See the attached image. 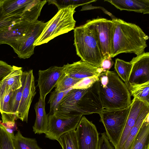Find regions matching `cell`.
Instances as JSON below:
<instances>
[{
  "mask_svg": "<svg viewBox=\"0 0 149 149\" xmlns=\"http://www.w3.org/2000/svg\"><path fill=\"white\" fill-rule=\"evenodd\" d=\"M36 21L30 22L23 20L9 26L0 28V45H9L15 42L26 35Z\"/></svg>",
  "mask_w": 149,
  "mask_h": 149,
  "instance_id": "cell-16",
  "label": "cell"
},
{
  "mask_svg": "<svg viewBox=\"0 0 149 149\" xmlns=\"http://www.w3.org/2000/svg\"><path fill=\"white\" fill-rule=\"evenodd\" d=\"M2 2L0 3V28L9 26L23 20H26L19 15L7 13L3 8Z\"/></svg>",
  "mask_w": 149,
  "mask_h": 149,
  "instance_id": "cell-27",
  "label": "cell"
},
{
  "mask_svg": "<svg viewBox=\"0 0 149 149\" xmlns=\"http://www.w3.org/2000/svg\"><path fill=\"white\" fill-rule=\"evenodd\" d=\"M132 67V64L130 61L126 62L118 58L116 59L115 70L118 75L125 82L127 88Z\"/></svg>",
  "mask_w": 149,
  "mask_h": 149,
  "instance_id": "cell-25",
  "label": "cell"
},
{
  "mask_svg": "<svg viewBox=\"0 0 149 149\" xmlns=\"http://www.w3.org/2000/svg\"><path fill=\"white\" fill-rule=\"evenodd\" d=\"M83 115L70 116H48V127L45 137L50 139L57 140L62 135L76 130Z\"/></svg>",
  "mask_w": 149,
  "mask_h": 149,
  "instance_id": "cell-8",
  "label": "cell"
},
{
  "mask_svg": "<svg viewBox=\"0 0 149 149\" xmlns=\"http://www.w3.org/2000/svg\"><path fill=\"white\" fill-rule=\"evenodd\" d=\"M75 131L79 149H98L99 133L95 125L85 116Z\"/></svg>",
  "mask_w": 149,
  "mask_h": 149,
  "instance_id": "cell-12",
  "label": "cell"
},
{
  "mask_svg": "<svg viewBox=\"0 0 149 149\" xmlns=\"http://www.w3.org/2000/svg\"><path fill=\"white\" fill-rule=\"evenodd\" d=\"M74 45L81 60L100 67L104 57L92 29L86 23L74 29Z\"/></svg>",
  "mask_w": 149,
  "mask_h": 149,
  "instance_id": "cell-2",
  "label": "cell"
},
{
  "mask_svg": "<svg viewBox=\"0 0 149 149\" xmlns=\"http://www.w3.org/2000/svg\"><path fill=\"white\" fill-rule=\"evenodd\" d=\"M75 130L63 134L57 140L63 149H79Z\"/></svg>",
  "mask_w": 149,
  "mask_h": 149,
  "instance_id": "cell-26",
  "label": "cell"
},
{
  "mask_svg": "<svg viewBox=\"0 0 149 149\" xmlns=\"http://www.w3.org/2000/svg\"><path fill=\"white\" fill-rule=\"evenodd\" d=\"M62 67L64 73L75 79H81L88 77L99 76L104 72L100 67L95 66L81 60L71 64L67 63Z\"/></svg>",
  "mask_w": 149,
  "mask_h": 149,
  "instance_id": "cell-15",
  "label": "cell"
},
{
  "mask_svg": "<svg viewBox=\"0 0 149 149\" xmlns=\"http://www.w3.org/2000/svg\"><path fill=\"white\" fill-rule=\"evenodd\" d=\"M14 135L9 133L0 123V149H16L13 141Z\"/></svg>",
  "mask_w": 149,
  "mask_h": 149,
  "instance_id": "cell-29",
  "label": "cell"
},
{
  "mask_svg": "<svg viewBox=\"0 0 149 149\" xmlns=\"http://www.w3.org/2000/svg\"><path fill=\"white\" fill-rule=\"evenodd\" d=\"M128 89L131 95L149 104V81L141 84L130 85Z\"/></svg>",
  "mask_w": 149,
  "mask_h": 149,
  "instance_id": "cell-24",
  "label": "cell"
},
{
  "mask_svg": "<svg viewBox=\"0 0 149 149\" xmlns=\"http://www.w3.org/2000/svg\"><path fill=\"white\" fill-rule=\"evenodd\" d=\"M47 24L37 20L26 35L9 45L19 58H28L33 54L34 44Z\"/></svg>",
  "mask_w": 149,
  "mask_h": 149,
  "instance_id": "cell-7",
  "label": "cell"
},
{
  "mask_svg": "<svg viewBox=\"0 0 149 149\" xmlns=\"http://www.w3.org/2000/svg\"><path fill=\"white\" fill-rule=\"evenodd\" d=\"M113 22L111 57L122 53L136 56L144 52L148 36L138 25L115 17Z\"/></svg>",
  "mask_w": 149,
  "mask_h": 149,
  "instance_id": "cell-1",
  "label": "cell"
},
{
  "mask_svg": "<svg viewBox=\"0 0 149 149\" xmlns=\"http://www.w3.org/2000/svg\"><path fill=\"white\" fill-rule=\"evenodd\" d=\"M99 81L95 82L89 88L76 103L74 107L76 114L83 115L95 113L99 114L104 109L100 94Z\"/></svg>",
  "mask_w": 149,
  "mask_h": 149,
  "instance_id": "cell-10",
  "label": "cell"
},
{
  "mask_svg": "<svg viewBox=\"0 0 149 149\" xmlns=\"http://www.w3.org/2000/svg\"><path fill=\"white\" fill-rule=\"evenodd\" d=\"M113 64V62L110 57L104 58L102 62L100 67L101 68L104 72L109 70Z\"/></svg>",
  "mask_w": 149,
  "mask_h": 149,
  "instance_id": "cell-36",
  "label": "cell"
},
{
  "mask_svg": "<svg viewBox=\"0 0 149 149\" xmlns=\"http://www.w3.org/2000/svg\"><path fill=\"white\" fill-rule=\"evenodd\" d=\"M145 103L134 97L131 102L130 109L118 144L115 149H122L129 132L135 125Z\"/></svg>",
  "mask_w": 149,
  "mask_h": 149,
  "instance_id": "cell-17",
  "label": "cell"
},
{
  "mask_svg": "<svg viewBox=\"0 0 149 149\" xmlns=\"http://www.w3.org/2000/svg\"><path fill=\"white\" fill-rule=\"evenodd\" d=\"M36 118L33 127L35 134H45L47 130L48 125V116L45 110V100L39 97L38 101L34 106Z\"/></svg>",
  "mask_w": 149,
  "mask_h": 149,
  "instance_id": "cell-20",
  "label": "cell"
},
{
  "mask_svg": "<svg viewBox=\"0 0 149 149\" xmlns=\"http://www.w3.org/2000/svg\"><path fill=\"white\" fill-rule=\"evenodd\" d=\"M130 105L124 109L109 110L104 109L99 114L106 135L115 149L117 146L130 109Z\"/></svg>",
  "mask_w": 149,
  "mask_h": 149,
  "instance_id": "cell-5",
  "label": "cell"
},
{
  "mask_svg": "<svg viewBox=\"0 0 149 149\" xmlns=\"http://www.w3.org/2000/svg\"><path fill=\"white\" fill-rule=\"evenodd\" d=\"M70 90L61 92H58L54 90L52 93L48 102L50 105V110L47 116L55 115L56 113L59 103Z\"/></svg>",
  "mask_w": 149,
  "mask_h": 149,
  "instance_id": "cell-30",
  "label": "cell"
},
{
  "mask_svg": "<svg viewBox=\"0 0 149 149\" xmlns=\"http://www.w3.org/2000/svg\"><path fill=\"white\" fill-rule=\"evenodd\" d=\"M2 124L6 128L7 132L12 135H14V131L15 129V120L17 119L16 115L10 113H2Z\"/></svg>",
  "mask_w": 149,
  "mask_h": 149,
  "instance_id": "cell-32",
  "label": "cell"
},
{
  "mask_svg": "<svg viewBox=\"0 0 149 149\" xmlns=\"http://www.w3.org/2000/svg\"><path fill=\"white\" fill-rule=\"evenodd\" d=\"M47 0H3L2 5L8 13L18 15L25 20L33 22L38 20Z\"/></svg>",
  "mask_w": 149,
  "mask_h": 149,
  "instance_id": "cell-6",
  "label": "cell"
},
{
  "mask_svg": "<svg viewBox=\"0 0 149 149\" xmlns=\"http://www.w3.org/2000/svg\"><path fill=\"white\" fill-rule=\"evenodd\" d=\"M98 149H114L104 132L99 137Z\"/></svg>",
  "mask_w": 149,
  "mask_h": 149,
  "instance_id": "cell-35",
  "label": "cell"
},
{
  "mask_svg": "<svg viewBox=\"0 0 149 149\" xmlns=\"http://www.w3.org/2000/svg\"><path fill=\"white\" fill-rule=\"evenodd\" d=\"M63 72L62 67L57 66H51L45 70H39L37 86L40 97L45 100L46 96L55 87Z\"/></svg>",
  "mask_w": 149,
  "mask_h": 149,
  "instance_id": "cell-14",
  "label": "cell"
},
{
  "mask_svg": "<svg viewBox=\"0 0 149 149\" xmlns=\"http://www.w3.org/2000/svg\"><path fill=\"white\" fill-rule=\"evenodd\" d=\"M120 10L149 13V0H105Z\"/></svg>",
  "mask_w": 149,
  "mask_h": 149,
  "instance_id": "cell-18",
  "label": "cell"
},
{
  "mask_svg": "<svg viewBox=\"0 0 149 149\" xmlns=\"http://www.w3.org/2000/svg\"><path fill=\"white\" fill-rule=\"evenodd\" d=\"M3 0H0V3L2 2Z\"/></svg>",
  "mask_w": 149,
  "mask_h": 149,
  "instance_id": "cell-38",
  "label": "cell"
},
{
  "mask_svg": "<svg viewBox=\"0 0 149 149\" xmlns=\"http://www.w3.org/2000/svg\"><path fill=\"white\" fill-rule=\"evenodd\" d=\"M99 80V76H94L84 78L76 84L72 88L75 89H87L96 81Z\"/></svg>",
  "mask_w": 149,
  "mask_h": 149,
  "instance_id": "cell-33",
  "label": "cell"
},
{
  "mask_svg": "<svg viewBox=\"0 0 149 149\" xmlns=\"http://www.w3.org/2000/svg\"><path fill=\"white\" fill-rule=\"evenodd\" d=\"M96 0H47L49 4H52L55 5L58 10L70 6H79L86 5L96 1Z\"/></svg>",
  "mask_w": 149,
  "mask_h": 149,
  "instance_id": "cell-31",
  "label": "cell"
},
{
  "mask_svg": "<svg viewBox=\"0 0 149 149\" xmlns=\"http://www.w3.org/2000/svg\"><path fill=\"white\" fill-rule=\"evenodd\" d=\"M86 23L93 31L104 58L111 57L112 20L97 18L89 20Z\"/></svg>",
  "mask_w": 149,
  "mask_h": 149,
  "instance_id": "cell-9",
  "label": "cell"
},
{
  "mask_svg": "<svg viewBox=\"0 0 149 149\" xmlns=\"http://www.w3.org/2000/svg\"><path fill=\"white\" fill-rule=\"evenodd\" d=\"M13 68L14 65L12 66L5 62L0 60V83L11 72Z\"/></svg>",
  "mask_w": 149,
  "mask_h": 149,
  "instance_id": "cell-34",
  "label": "cell"
},
{
  "mask_svg": "<svg viewBox=\"0 0 149 149\" xmlns=\"http://www.w3.org/2000/svg\"><path fill=\"white\" fill-rule=\"evenodd\" d=\"M128 82L129 86L149 81V53L145 52L133 57Z\"/></svg>",
  "mask_w": 149,
  "mask_h": 149,
  "instance_id": "cell-13",
  "label": "cell"
},
{
  "mask_svg": "<svg viewBox=\"0 0 149 149\" xmlns=\"http://www.w3.org/2000/svg\"><path fill=\"white\" fill-rule=\"evenodd\" d=\"M88 89H70L59 103L57 111L55 115H65L75 103L81 99Z\"/></svg>",
  "mask_w": 149,
  "mask_h": 149,
  "instance_id": "cell-19",
  "label": "cell"
},
{
  "mask_svg": "<svg viewBox=\"0 0 149 149\" xmlns=\"http://www.w3.org/2000/svg\"><path fill=\"white\" fill-rule=\"evenodd\" d=\"M149 114V104L145 103L136 122L130 131L122 149H131L132 145L145 119Z\"/></svg>",
  "mask_w": 149,
  "mask_h": 149,
  "instance_id": "cell-22",
  "label": "cell"
},
{
  "mask_svg": "<svg viewBox=\"0 0 149 149\" xmlns=\"http://www.w3.org/2000/svg\"><path fill=\"white\" fill-rule=\"evenodd\" d=\"M109 81L104 88L100 84L99 91L104 108L114 110L130 106L131 95L126 85L114 71L107 70ZM100 84V83H99Z\"/></svg>",
  "mask_w": 149,
  "mask_h": 149,
  "instance_id": "cell-3",
  "label": "cell"
},
{
  "mask_svg": "<svg viewBox=\"0 0 149 149\" xmlns=\"http://www.w3.org/2000/svg\"><path fill=\"white\" fill-rule=\"evenodd\" d=\"M22 82L23 88L17 118L27 123L29 108L36 93L33 70L23 72Z\"/></svg>",
  "mask_w": 149,
  "mask_h": 149,
  "instance_id": "cell-11",
  "label": "cell"
},
{
  "mask_svg": "<svg viewBox=\"0 0 149 149\" xmlns=\"http://www.w3.org/2000/svg\"><path fill=\"white\" fill-rule=\"evenodd\" d=\"M77 6H73L58 10L49 21L35 42L36 46L48 42L56 37L74 30L76 22L73 17Z\"/></svg>",
  "mask_w": 149,
  "mask_h": 149,
  "instance_id": "cell-4",
  "label": "cell"
},
{
  "mask_svg": "<svg viewBox=\"0 0 149 149\" xmlns=\"http://www.w3.org/2000/svg\"><path fill=\"white\" fill-rule=\"evenodd\" d=\"M81 79L72 78L63 72L57 82L55 90L61 92L69 90Z\"/></svg>",
  "mask_w": 149,
  "mask_h": 149,
  "instance_id": "cell-28",
  "label": "cell"
},
{
  "mask_svg": "<svg viewBox=\"0 0 149 149\" xmlns=\"http://www.w3.org/2000/svg\"><path fill=\"white\" fill-rule=\"evenodd\" d=\"M13 141L16 149H42L35 139L24 136L19 130L14 135Z\"/></svg>",
  "mask_w": 149,
  "mask_h": 149,
  "instance_id": "cell-23",
  "label": "cell"
},
{
  "mask_svg": "<svg viewBox=\"0 0 149 149\" xmlns=\"http://www.w3.org/2000/svg\"><path fill=\"white\" fill-rule=\"evenodd\" d=\"M99 77L100 85L103 88L105 87L109 81L107 70L101 73L99 75Z\"/></svg>",
  "mask_w": 149,
  "mask_h": 149,
  "instance_id": "cell-37",
  "label": "cell"
},
{
  "mask_svg": "<svg viewBox=\"0 0 149 149\" xmlns=\"http://www.w3.org/2000/svg\"><path fill=\"white\" fill-rule=\"evenodd\" d=\"M131 149H149V114L143 122Z\"/></svg>",
  "mask_w": 149,
  "mask_h": 149,
  "instance_id": "cell-21",
  "label": "cell"
}]
</instances>
